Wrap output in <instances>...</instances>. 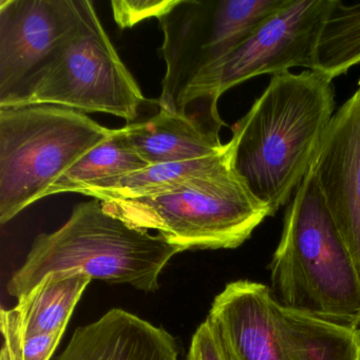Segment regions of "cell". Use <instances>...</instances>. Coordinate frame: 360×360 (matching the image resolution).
Segmentation results:
<instances>
[{
  "instance_id": "cell-1",
  "label": "cell",
  "mask_w": 360,
  "mask_h": 360,
  "mask_svg": "<svg viewBox=\"0 0 360 360\" xmlns=\"http://www.w3.org/2000/svg\"><path fill=\"white\" fill-rule=\"evenodd\" d=\"M335 112L332 81L304 70L273 75L231 127L233 165L271 216L290 203L309 174Z\"/></svg>"
},
{
  "instance_id": "cell-2",
  "label": "cell",
  "mask_w": 360,
  "mask_h": 360,
  "mask_svg": "<svg viewBox=\"0 0 360 360\" xmlns=\"http://www.w3.org/2000/svg\"><path fill=\"white\" fill-rule=\"evenodd\" d=\"M181 252L162 236L151 235L109 214L98 200L82 202L60 229L34 240L24 264L8 282L7 290L18 300L48 274L77 271L91 279L155 292L162 271Z\"/></svg>"
},
{
  "instance_id": "cell-3",
  "label": "cell",
  "mask_w": 360,
  "mask_h": 360,
  "mask_svg": "<svg viewBox=\"0 0 360 360\" xmlns=\"http://www.w3.org/2000/svg\"><path fill=\"white\" fill-rule=\"evenodd\" d=\"M269 269L284 307L359 328L360 277L311 169L286 208Z\"/></svg>"
},
{
  "instance_id": "cell-4",
  "label": "cell",
  "mask_w": 360,
  "mask_h": 360,
  "mask_svg": "<svg viewBox=\"0 0 360 360\" xmlns=\"http://www.w3.org/2000/svg\"><path fill=\"white\" fill-rule=\"evenodd\" d=\"M102 204L109 214L131 226L157 231L182 252L239 248L271 216L233 161L168 193Z\"/></svg>"
},
{
  "instance_id": "cell-5",
  "label": "cell",
  "mask_w": 360,
  "mask_h": 360,
  "mask_svg": "<svg viewBox=\"0 0 360 360\" xmlns=\"http://www.w3.org/2000/svg\"><path fill=\"white\" fill-rule=\"evenodd\" d=\"M113 130L65 107H0V224L46 198L60 176Z\"/></svg>"
},
{
  "instance_id": "cell-6",
  "label": "cell",
  "mask_w": 360,
  "mask_h": 360,
  "mask_svg": "<svg viewBox=\"0 0 360 360\" xmlns=\"http://www.w3.org/2000/svg\"><path fill=\"white\" fill-rule=\"evenodd\" d=\"M145 102L94 4L83 0L77 30L15 106L54 105L83 113H107L134 123Z\"/></svg>"
},
{
  "instance_id": "cell-7",
  "label": "cell",
  "mask_w": 360,
  "mask_h": 360,
  "mask_svg": "<svg viewBox=\"0 0 360 360\" xmlns=\"http://www.w3.org/2000/svg\"><path fill=\"white\" fill-rule=\"evenodd\" d=\"M288 0H174L160 18L166 71L158 104L181 113L187 90Z\"/></svg>"
},
{
  "instance_id": "cell-8",
  "label": "cell",
  "mask_w": 360,
  "mask_h": 360,
  "mask_svg": "<svg viewBox=\"0 0 360 360\" xmlns=\"http://www.w3.org/2000/svg\"><path fill=\"white\" fill-rule=\"evenodd\" d=\"M330 5L332 0H288L189 87L181 113L199 101H218L227 90L260 75L296 67L315 70L318 41Z\"/></svg>"
},
{
  "instance_id": "cell-9",
  "label": "cell",
  "mask_w": 360,
  "mask_h": 360,
  "mask_svg": "<svg viewBox=\"0 0 360 360\" xmlns=\"http://www.w3.org/2000/svg\"><path fill=\"white\" fill-rule=\"evenodd\" d=\"M83 0H0V107L24 98L77 30Z\"/></svg>"
},
{
  "instance_id": "cell-10",
  "label": "cell",
  "mask_w": 360,
  "mask_h": 360,
  "mask_svg": "<svg viewBox=\"0 0 360 360\" xmlns=\"http://www.w3.org/2000/svg\"><path fill=\"white\" fill-rule=\"evenodd\" d=\"M311 170L360 277V81L335 112Z\"/></svg>"
},
{
  "instance_id": "cell-11",
  "label": "cell",
  "mask_w": 360,
  "mask_h": 360,
  "mask_svg": "<svg viewBox=\"0 0 360 360\" xmlns=\"http://www.w3.org/2000/svg\"><path fill=\"white\" fill-rule=\"evenodd\" d=\"M229 360H292L271 288L231 282L214 298L208 317Z\"/></svg>"
},
{
  "instance_id": "cell-12",
  "label": "cell",
  "mask_w": 360,
  "mask_h": 360,
  "mask_svg": "<svg viewBox=\"0 0 360 360\" xmlns=\"http://www.w3.org/2000/svg\"><path fill=\"white\" fill-rule=\"evenodd\" d=\"M224 122L218 101L203 100L186 113L161 110L146 121L122 128L126 140L151 165L191 161L216 155L224 149L220 131Z\"/></svg>"
},
{
  "instance_id": "cell-13",
  "label": "cell",
  "mask_w": 360,
  "mask_h": 360,
  "mask_svg": "<svg viewBox=\"0 0 360 360\" xmlns=\"http://www.w3.org/2000/svg\"><path fill=\"white\" fill-rule=\"evenodd\" d=\"M169 332L122 309L75 330L53 360H180Z\"/></svg>"
},
{
  "instance_id": "cell-14",
  "label": "cell",
  "mask_w": 360,
  "mask_h": 360,
  "mask_svg": "<svg viewBox=\"0 0 360 360\" xmlns=\"http://www.w3.org/2000/svg\"><path fill=\"white\" fill-rule=\"evenodd\" d=\"M233 161V143H226L216 155L191 161L151 165L121 178L96 183L79 191V195L101 202L153 197L180 188L189 181L202 178Z\"/></svg>"
},
{
  "instance_id": "cell-15",
  "label": "cell",
  "mask_w": 360,
  "mask_h": 360,
  "mask_svg": "<svg viewBox=\"0 0 360 360\" xmlns=\"http://www.w3.org/2000/svg\"><path fill=\"white\" fill-rule=\"evenodd\" d=\"M276 311L290 359L360 360L359 328L297 311L277 300Z\"/></svg>"
},
{
  "instance_id": "cell-16",
  "label": "cell",
  "mask_w": 360,
  "mask_h": 360,
  "mask_svg": "<svg viewBox=\"0 0 360 360\" xmlns=\"http://www.w3.org/2000/svg\"><path fill=\"white\" fill-rule=\"evenodd\" d=\"M92 281L77 271L48 274L15 309L22 338L66 330L71 315Z\"/></svg>"
},
{
  "instance_id": "cell-17",
  "label": "cell",
  "mask_w": 360,
  "mask_h": 360,
  "mask_svg": "<svg viewBox=\"0 0 360 360\" xmlns=\"http://www.w3.org/2000/svg\"><path fill=\"white\" fill-rule=\"evenodd\" d=\"M136 149L126 140L122 128L113 130L112 136L98 145L69 168L50 187L46 197L65 193H77L96 183L121 178L149 167Z\"/></svg>"
},
{
  "instance_id": "cell-18",
  "label": "cell",
  "mask_w": 360,
  "mask_h": 360,
  "mask_svg": "<svg viewBox=\"0 0 360 360\" xmlns=\"http://www.w3.org/2000/svg\"><path fill=\"white\" fill-rule=\"evenodd\" d=\"M360 64V3L332 0L316 50L315 70L328 79Z\"/></svg>"
},
{
  "instance_id": "cell-19",
  "label": "cell",
  "mask_w": 360,
  "mask_h": 360,
  "mask_svg": "<svg viewBox=\"0 0 360 360\" xmlns=\"http://www.w3.org/2000/svg\"><path fill=\"white\" fill-rule=\"evenodd\" d=\"M174 4V0H112L111 8L115 22L124 30L150 18L159 20Z\"/></svg>"
},
{
  "instance_id": "cell-20",
  "label": "cell",
  "mask_w": 360,
  "mask_h": 360,
  "mask_svg": "<svg viewBox=\"0 0 360 360\" xmlns=\"http://www.w3.org/2000/svg\"><path fill=\"white\" fill-rule=\"evenodd\" d=\"M187 360H229L220 339L207 320L200 324L193 334Z\"/></svg>"
},
{
  "instance_id": "cell-21",
  "label": "cell",
  "mask_w": 360,
  "mask_h": 360,
  "mask_svg": "<svg viewBox=\"0 0 360 360\" xmlns=\"http://www.w3.org/2000/svg\"><path fill=\"white\" fill-rule=\"evenodd\" d=\"M64 330L22 337V360H50L60 345Z\"/></svg>"
},
{
  "instance_id": "cell-22",
  "label": "cell",
  "mask_w": 360,
  "mask_h": 360,
  "mask_svg": "<svg viewBox=\"0 0 360 360\" xmlns=\"http://www.w3.org/2000/svg\"><path fill=\"white\" fill-rule=\"evenodd\" d=\"M0 360H22V349L20 343L12 339H5Z\"/></svg>"
}]
</instances>
